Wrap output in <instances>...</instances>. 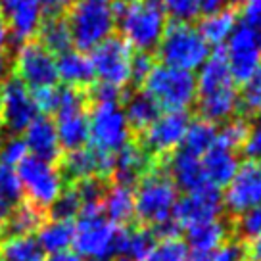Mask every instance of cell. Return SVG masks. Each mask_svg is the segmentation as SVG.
<instances>
[{
  "instance_id": "6da1fadb",
  "label": "cell",
  "mask_w": 261,
  "mask_h": 261,
  "mask_svg": "<svg viewBox=\"0 0 261 261\" xmlns=\"http://www.w3.org/2000/svg\"><path fill=\"white\" fill-rule=\"evenodd\" d=\"M115 14L123 41L139 52H152L158 48L167 16L162 0H115Z\"/></svg>"
},
{
  "instance_id": "7a4b0ae2",
  "label": "cell",
  "mask_w": 261,
  "mask_h": 261,
  "mask_svg": "<svg viewBox=\"0 0 261 261\" xmlns=\"http://www.w3.org/2000/svg\"><path fill=\"white\" fill-rule=\"evenodd\" d=\"M125 228L115 227L106 219L100 207H83L73 225L75 253L92 261H106L108 257H121Z\"/></svg>"
},
{
  "instance_id": "3957f363",
  "label": "cell",
  "mask_w": 261,
  "mask_h": 261,
  "mask_svg": "<svg viewBox=\"0 0 261 261\" xmlns=\"http://www.w3.org/2000/svg\"><path fill=\"white\" fill-rule=\"evenodd\" d=\"M67 14L71 39L81 52H90L115 31V0H73Z\"/></svg>"
},
{
  "instance_id": "277c9868",
  "label": "cell",
  "mask_w": 261,
  "mask_h": 261,
  "mask_svg": "<svg viewBox=\"0 0 261 261\" xmlns=\"http://www.w3.org/2000/svg\"><path fill=\"white\" fill-rule=\"evenodd\" d=\"M133 196L135 215L144 227L154 228L171 221L173 210L179 200V190L165 169L155 165L139 180Z\"/></svg>"
},
{
  "instance_id": "5b68a950",
  "label": "cell",
  "mask_w": 261,
  "mask_h": 261,
  "mask_svg": "<svg viewBox=\"0 0 261 261\" xmlns=\"http://www.w3.org/2000/svg\"><path fill=\"white\" fill-rule=\"evenodd\" d=\"M158 58L162 65L180 69V71H194L200 69L207 56L212 54L210 44L192 23H167L163 37L158 44Z\"/></svg>"
},
{
  "instance_id": "8992f818",
  "label": "cell",
  "mask_w": 261,
  "mask_h": 261,
  "mask_svg": "<svg viewBox=\"0 0 261 261\" xmlns=\"http://www.w3.org/2000/svg\"><path fill=\"white\" fill-rule=\"evenodd\" d=\"M142 89L163 112H187L196 102V75L155 64Z\"/></svg>"
},
{
  "instance_id": "52a82bcc",
  "label": "cell",
  "mask_w": 261,
  "mask_h": 261,
  "mask_svg": "<svg viewBox=\"0 0 261 261\" xmlns=\"http://www.w3.org/2000/svg\"><path fill=\"white\" fill-rule=\"evenodd\" d=\"M89 142L98 152L115 155L130 142V129L119 102L92 104L89 114Z\"/></svg>"
},
{
  "instance_id": "ba28073f",
  "label": "cell",
  "mask_w": 261,
  "mask_h": 261,
  "mask_svg": "<svg viewBox=\"0 0 261 261\" xmlns=\"http://www.w3.org/2000/svg\"><path fill=\"white\" fill-rule=\"evenodd\" d=\"M23 194H27L29 204L48 212V207L64 192V177L54 163L42 162L33 155H27L16 167Z\"/></svg>"
},
{
  "instance_id": "9c48e42d",
  "label": "cell",
  "mask_w": 261,
  "mask_h": 261,
  "mask_svg": "<svg viewBox=\"0 0 261 261\" xmlns=\"http://www.w3.org/2000/svg\"><path fill=\"white\" fill-rule=\"evenodd\" d=\"M133 56V48L127 44V41L112 35L90 50L89 60L94 69V77H98L100 83L121 90L130 83Z\"/></svg>"
},
{
  "instance_id": "30bf717a",
  "label": "cell",
  "mask_w": 261,
  "mask_h": 261,
  "mask_svg": "<svg viewBox=\"0 0 261 261\" xmlns=\"http://www.w3.org/2000/svg\"><path fill=\"white\" fill-rule=\"evenodd\" d=\"M12 69L29 90L54 87L58 83L56 56L37 41L21 42L17 46L12 60Z\"/></svg>"
},
{
  "instance_id": "8fae6325",
  "label": "cell",
  "mask_w": 261,
  "mask_h": 261,
  "mask_svg": "<svg viewBox=\"0 0 261 261\" xmlns=\"http://www.w3.org/2000/svg\"><path fill=\"white\" fill-rule=\"evenodd\" d=\"M188 123V112H165L140 133V146L155 163H162L182 144Z\"/></svg>"
},
{
  "instance_id": "7c38bea8",
  "label": "cell",
  "mask_w": 261,
  "mask_h": 261,
  "mask_svg": "<svg viewBox=\"0 0 261 261\" xmlns=\"http://www.w3.org/2000/svg\"><path fill=\"white\" fill-rule=\"evenodd\" d=\"M225 58L232 81L244 85L261 65V31L244 23L238 25L228 37Z\"/></svg>"
},
{
  "instance_id": "4fadbf2b",
  "label": "cell",
  "mask_w": 261,
  "mask_h": 261,
  "mask_svg": "<svg viewBox=\"0 0 261 261\" xmlns=\"http://www.w3.org/2000/svg\"><path fill=\"white\" fill-rule=\"evenodd\" d=\"M39 115L31 90L17 77H8V81L0 87V121L4 129H10L14 135L23 133Z\"/></svg>"
},
{
  "instance_id": "5bb4252c",
  "label": "cell",
  "mask_w": 261,
  "mask_h": 261,
  "mask_svg": "<svg viewBox=\"0 0 261 261\" xmlns=\"http://www.w3.org/2000/svg\"><path fill=\"white\" fill-rule=\"evenodd\" d=\"M261 205V162L240 163L237 175L227 185L223 207L230 215H242Z\"/></svg>"
},
{
  "instance_id": "9a60e30c",
  "label": "cell",
  "mask_w": 261,
  "mask_h": 261,
  "mask_svg": "<svg viewBox=\"0 0 261 261\" xmlns=\"http://www.w3.org/2000/svg\"><path fill=\"white\" fill-rule=\"evenodd\" d=\"M223 210V194L219 188L204 187L202 190L190 192L177 200V205L173 210V221L179 225V228H192L196 225L217 221Z\"/></svg>"
},
{
  "instance_id": "2e32d148",
  "label": "cell",
  "mask_w": 261,
  "mask_h": 261,
  "mask_svg": "<svg viewBox=\"0 0 261 261\" xmlns=\"http://www.w3.org/2000/svg\"><path fill=\"white\" fill-rule=\"evenodd\" d=\"M60 173L64 180L69 182H79L90 177L108 179L114 173V155L98 152L90 146L65 152L64 158H60Z\"/></svg>"
},
{
  "instance_id": "e0dca14e",
  "label": "cell",
  "mask_w": 261,
  "mask_h": 261,
  "mask_svg": "<svg viewBox=\"0 0 261 261\" xmlns=\"http://www.w3.org/2000/svg\"><path fill=\"white\" fill-rule=\"evenodd\" d=\"M0 10L8 25L10 37L17 42L31 41L44 19L41 0H0Z\"/></svg>"
},
{
  "instance_id": "ac0fdd59",
  "label": "cell",
  "mask_w": 261,
  "mask_h": 261,
  "mask_svg": "<svg viewBox=\"0 0 261 261\" xmlns=\"http://www.w3.org/2000/svg\"><path fill=\"white\" fill-rule=\"evenodd\" d=\"M23 142L27 152L37 160L54 163L62 158L56 125L48 115H39L29 123V127L23 130Z\"/></svg>"
},
{
  "instance_id": "d6986e66",
  "label": "cell",
  "mask_w": 261,
  "mask_h": 261,
  "mask_svg": "<svg viewBox=\"0 0 261 261\" xmlns=\"http://www.w3.org/2000/svg\"><path fill=\"white\" fill-rule=\"evenodd\" d=\"M160 165H167V175L171 177L175 182L177 190H185L187 194L202 190L204 187H212L207 179H205L204 165H202V158L185 152L182 148L173 152L167 160H163Z\"/></svg>"
},
{
  "instance_id": "ffe728a7",
  "label": "cell",
  "mask_w": 261,
  "mask_h": 261,
  "mask_svg": "<svg viewBox=\"0 0 261 261\" xmlns=\"http://www.w3.org/2000/svg\"><path fill=\"white\" fill-rule=\"evenodd\" d=\"M56 133L60 146L65 152H73L89 144V114L87 106L62 108L56 112Z\"/></svg>"
},
{
  "instance_id": "44dd1931",
  "label": "cell",
  "mask_w": 261,
  "mask_h": 261,
  "mask_svg": "<svg viewBox=\"0 0 261 261\" xmlns=\"http://www.w3.org/2000/svg\"><path fill=\"white\" fill-rule=\"evenodd\" d=\"M158 163L142 150L140 144L129 142L114 155V177L115 185L133 188L135 182H139L150 169H154Z\"/></svg>"
},
{
  "instance_id": "7402d4cb",
  "label": "cell",
  "mask_w": 261,
  "mask_h": 261,
  "mask_svg": "<svg viewBox=\"0 0 261 261\" xmlns=\"http://www.w3.org/2000/svg\"><path fill=\"white\" fill-rule=\"evenodd\" d=\"M230 85H234V81H232L230 71H228L225 48L219 46L215 52H212L207 56V60L202 64L200 71H198V77H196V98L212 94L215 90L227 89Z\"/></svg>"
},
{
  "instance_id": "603a6c76",
  "label": "cell",
  "mask_w": 261,
  "mask_h": 261,
  "mask_svg": "<svg viewBox=\"0 0 261 261\" xmlns=\"http://www.w3.org/2000/svg\"><path fill=\"white\" fill-rule=\"evenodd\" d=\"M196 104H198L200 117L215 125V123H225L234 117V114L240 110V98H238V90L234 89V85H230L227 89L215 90L212 94L198 96Z\"/></svg>"
},
{
  "instance_id": "cb8c5ba5",
  "label": "cell",
  "mask_w": 261,
  "mask_h": 261,
  "mask_svg": "<svg viewBox=\"0 0 261 261\" xmlns=\"http://www.w3.org/2000/svg\"><path fill=\"white\" fill-rule=\"evenodd\" d=\"M202 165H204V173L207 182L215 188L227 187L237 175L238 167H240V160H238L237 152L227 150V148L213 144L204 155H202Z\"/></svg>"
},
{
  "instance_id": "d4e9b609",
  "label": "cell",
  "mask_w": 261,
  "mask_h": 261,
  "mask_svg": "<svg viewBox=\"0 0 261 261\" xmlns=\"http://www.w3.org/2000/svg\"><path fill=\"white\" fill-rule=\"evenodd\" d=\"M58 79L65 83V87L81 89L94 83V69L89 60V54L81 50H67L56 58Z\"/></svg>"
},
{
  "instance_id": "484cf974",
  "label": "cell",
  "mask_w": 261,
  "mask_h": 261,
  "mask_svg": "<svg viewBox=\"0 0 261 261\" xmlns=\"http://www.w3.org/2000/svg\"><path fill=\"white\" fill-rule=\"evenodd\" d=\"M121 110L127 123H129V129L135 133L146 130L162 115V110L155 106V102L144 90H135L129 94H123Z\"/></svg>"
},
{
  "instance_id": "4316f807",
  "label": "cell",
  "mask_w": 261,
  "mask_h": 261,
  "mask_svg": "<svg viewBox=\"0 0 261 261\" xmlns=\"http://www.w3.org/2000/svg\"><path fill=\"white\" fill-rule=\"evenodd\" d=\"M238 27V14L234 8L230 6H223L217 12L205 14L200 23H198V31L204 37V41L210 46H223L228 41V37L232 35V31Z\"/></svg>"
},
{
  "instance_id": "83f0119b",
  "label": "cell",
  "mask_w": 261,
  "mask_h": 261,
  "mask_svg": "<svg viewBox=\"0 0 261 261\" xmlns=\"http://www.w3.org/2000/svg\"><path fill=\"white\" fill-rule=\"evenodd\" d=\"M230 234H232L230 232V223L217 219L187 228V242L194 252L210 253L213 250H217L221 244H225L230 238Z\"/></svg>"
},
{
  "instance_id": "f1b7e54d",
  "label": "cell",
  "mask_w": 261,
  "mask_h": 261,
  "mask_svg": "<svg viewBox=\"0 0 261 261\" xmlns=\"http://www.w3.org/2000/svg\"><path fill=\"white\" fill-rule=\"evenodd\" d=\"M102 212L106 215V219L115 227H123L130 223L135 217L133 188L121 187V185H114L112 188H108L104 202H102Z\"/></svg>"
},
{
  "instance_id": "f546056e",
  "label": "cell",
  "mask_w": 261,
  "mask_h": 261,
  "mask_svg": "<svg viewBox=\"0 0 261 261\" xmlns=\"http://www.w3.org/2000/svg\"><path fill=\"white\" fill-rule=\"evenodd\" d=\"M44 219H46V212H42L41 207L29 204V202H25L12 212L6 225L0 228V234L4 238L33 237V232H37L42 227Z\"/></svg>"
},
{
  "instance_id": "4dcf8cb0",
  "label": "cell",
  "mask_w": 261,
  "mask_h": 261,
  "mask_svg": "<svg viewBox=\"0 0 261 261\" xmlns=\"http://www.w3.org/2000/svg\"><path fill=\"white\" fill-rule=\"evenodd\" d=\"M37 244L41 252L62 253L73 244V223L71 221H44L37 230Z\"/></svg>"
},
{
  "instance_id": "1f68e13d",
  "label": "cell",
  "mask_w": 261,
  "mask_h": 261,
  "mask_svg": "<svg viewBox=\"0 0 261 261\" xmlns=\"http://www.w3.org/2000/svg\"><path fill=\"white\" fill-rule=\"evenodd\" d=\"M39 41L44 48L52 52V54H64L73 46V39H71V31L69 25L65 21L64 16L60 17H44L41 27H39Z\"/></svg>"
},
{
  "instance_id": "d6a6232c",
  "label": "cell",
  "mask_w": 261,
  "mask_h": 261,
  "mask_svg": "<svg viewBox=\"0 0 261 261\" xmlns=\"http://www.w3.org/2000/svg\"><path fill=\"white\" fill-rule=\"evenodd\" d=\"M158 244V237L150 227H135L125 228V238H123L121 259L127 261H144Z\"/></svg>"
},
{
  "instance_id": "836d02e7",
  "label": "cell",
  "mask_w": 261,
  "mask_h": 261,
  "mask_svg": "<svg viewBox=\"0 0 261 261\" xmlns=\"http://www.w3.org/2000/svg\"><path fill=\"white\" fill-rule=\"evenodd\" d=\"M215 140H217V127L213 123L198 117V119L188 123V129L185 133V139H182L180 146L188 154L202 158L215 144Z\"/></svg>"
},
{
  "instance_id": "e575fe53",
  "label": "cell",
  "mask_w": 261,
  "mask_h": 261,
  "mask_svg": "<svg viewBox=\"0 0 261 261\" xmlns=\"http://www.w3.org/2000/svg\"><path fill=\"white\" fill-rule=\"evenodd\" d=\"M0 261H42V252L33 237L4 238L0 244Z\"/></svg>"
},
{
  "instance_id": "d590c367",
  "label": "cell",
  "mask_w": 261,
  "mask_h": 261,
  "mask_svg": "<svg viewBox=\"0 0 261 261\" xmlns=\"http://www.w3.org/2000/svg\"><path fill=\"white\" fill-rule=\"evenodd\" d=\"M248 129H250V121L246 117H232V119L223 123L221 129H217L215 144L237 152L238 148L244 146L246 137H248Z\"/></svg>"
},
{
  "instance_id": "8d00e7d4",
  "label": "cell",
  "mask_w": 261,
  "mask_h": 261,
  "mask_svg": "<svg viewBox=\"0 0 261 261\" xmlns=\"http://www.w3.org/2000/svg\"><path fill=\"white\" fill-rule=\"evenodd\" d=\"M230 232L244 244H248V240H257L261 237V205L234 217L230 223Z\"/></svg>"
},
{
  "instance_id": "74e56055",
  "label": "cell",
  "mask_w": 261,
  "mask_h": 261,
  "mask_svg": "<svg viewBox=\"0 0 261 261\" xmlns=\"http://www.w3.org/2000/svg\"><path fill=\"white\" fill-rule=\"evenodd\" d=\"M71 187L75 188L83 207H100L102 202H104V196H106L108 188H110L106 179H100V177L83 179L79 182H73Z\"/></svg>"
},
{
  "instance_id": "f35d334b",
  "label": "cell",
  "mask_w": 261,
  "mask_h": 261,
  "mask_svg": "<svg viewBox=\"0 0 261 261\" xmlns=\"http://www.w3.org/2000/svg\"><path fill=\"white\" fill-rule=\"evenodd\" d=\"M81 200L75 192L73 187L65 188L62 194L58 196V200L48 207V215L52 221H71L81 213Z\"/></svg>"
},
{
  "instance_id": "ab89813d",
  "label": "cell",
  "mask_w": 261,
  "mask_h": 261,
  "mask_svg": "<svg viewBox=\"0 0 261 261\" xmlns=\"http://www.w3.org/2000/svg\"><path fill=\"white\" fill-rule=\"evenodd\" d=\"M240 98V110L244 114L257 115L261 114V65L252 73V77L244 83Z\"/></svg>"
},
{
  "instance_id": "60d3db41",
  "label": "cell",
  "mask_w": 261,
  "mask_h": 261,
  "mask_svg": "<svg viewBox=\"0 0 261 261\" xmlns=\"http://www.w3.org/2000/svg\"><path fill=\"white\" fill-rule=\"evenodd\" d=\"M188 255L187 244L179 237L175 238H163L154 246L144 261H185Z\"/></svg>"
},
{
  "instance_id": "b9f144b4",
  "label": "cell",
  "mask_w": 261,
  "mask_h": 261,
  "mask_svg": "<svg viewBox=\"0 0 261 261\" xmlns=\"http://www.w3.org/2000/svg\"><path fill=\"white\" fill-rule=\"evenodd\" d=\"M165 16H169L177 23H192L200 16L198 0H162Z\"/></svg>"
},
{
  "instance_id": "7bdbcfd3",
  "label": "cell",
  "mask_w": 261,
  "mask_h": 261,
  "mask_svg": "<svg viewBox=\"0 0 261 261\" xmlns=\"http://www.w3.org/2000/svg\"><path fill=\"white\" fill-rule=\"evenodd\" d=\"M0 194L8 198L14 205L23 198V188H21L17 169L4 163H0Z\"/></svg>"
},
{
  "instance_id": "ee69618b",
  "label": "cell",
  "mask_w": 261,
  "mask_h": 261,
  "mask_svg": "<svg viewBox=\"0 0 261 261\" xmlns=\"http://www.w3.org/2000/svg\"><path fill=\"white\" fill-rule=\"evenodd\" d=\"M29 155L27 146L21 137H10L0 144V163L10 165V167H17Z\"/></svg>"
},
{
  "instance_id": "f6af8a7d",
  "label": "cell",
  "mask_w": 261,
  "mask_h": 261,
  "mask_svg": "<svg viewBox=\"0 0 261 261\" xmlns=\"http://www.w3.org/2000/svg\"><path fill=\"white\" fill-rule=\"evenodd\" d=\"M242 152L248 158V162H261V114L253 115Z\"/></svg>"
},
{
  "instance_id": "bcb514c9",
  "label": "cell",
  "mask_w": 261,
  "mask_h": 261,
  "mask_svg": "<svg viewBox=\"0 0 261 261\" xmlns=\"http://www.w3.org/2000/svg\"><path fill=\"white\" fill-rule=\"evenodd\" d=\"M154 56L148 52H137L133 56V64H130V83L135 87H142V83L146 81L150 71L154 69Z\"/></svg>"
},
{
  "instance_id": "7dc6e473",
  "label": "cell",
  "mask_w": 261,
  "mask_h": 261,
  "mask_svg": "<svg viewBox=\"0 0 261 261\" xmlns=\"http://www.w3.org/2000/svg\"><path fill=\"white\" fill-rule=\"evenodd\" d=\"M123 98V90L115 89L112 85L106 83H98L90 89V100L92 104H100V102H119Z\"/></svg>"
},
{
  "instance_id": "c3c4849f",
  "label": "cell",
  "mask_w": 261,
  "mask_h": 261,
  "mask_svg": "<svg viewBox=\"0 0 261 261\" xmlns=\"http://www.w3.org/2000/svg\"><path fill=\"white\" fill-rule=\"evenodd\" d=\"M242 23L261 31V0H246L242 4Z\"/></svg>"
},
{
  "instance_id": "681fc988",
  "label": "cell",
  "mask_w": 261,
  "mask_h": 261,
  "mask_svg": "<svg viewBox=\"0 0 261 261\" xmlns=\"http://www.w3.org/2000/svg\"><path fill=\"white\" fill-rule=\"evenodd\" d=\"M73 0H41L42 16L44 17H60L71 8Z\"/></svg>"
},
{
  "instance_id": "f907efd6",
  "label": "cell",
  "mask_w": 261,
  "mask_h": 261,
  "mask_svg": "<svg viewBox=\"0 0 261 261\" xmlns=\"http://www.w3.org/2000/svg\"><path fill=\"white\" fill-rule=\"evenodd\" d=\"M10 71H12V58L4 48H0V87L8 81Z\"/></svg>"
},
{
  "instance_id": "816d5d0a",
  "label": "cell",
  "mask_w": 261,
  "mask_h": 261,
  "mask_svg": "<svg viewBox=\"0 0 261 261\" xmlns=\"http://www.w3.org/2000/svg\"><path fill=\"white\" fill-rule=\"evenodd\" d=\"M12 212H14V204L10 202L8 198H4V196L0 194V228L6 225V221L10 219Z\"/></svg>"
},
{
  "instance_id": "f5cc1de1",
  "label": "cell",
  "mask_w": 261,
  "mask_h": 261,
  "mask_svg": "<svg viewBox=\"0 0 261 261\" xmlns=\"http://www.w3.org/2000/svg\"><path fill=\"white\" fill-rule=\"evenodd\" d=\"M198 4H200L202 14H212V12H217V10L223 8L227 4V0H198Z\"/></svg>"
},
{
  "instance_id": "db71d44e",
  "label": "cell",
  "mask_w": 261,
  "mask_h": 261,
  "mask_svg": "<svg viewBox=\"0 0 261 261\" xmlns=\"http://www.w3.org/2000/svg\"><path fill=\"white\" fill-rule=\"evenodd\" d=\"M46 261H83V259L73 252H62V253H52Z\"/></svg>"
},
{
  "instance_id": "11a10c76",
  "label": "cell",
  "mask_w": 261,
  "mask_h": 261,
  "mask_svg": "<svg viewBox=\"0 0 261 261\" xmlns=\"http://www.w3.org/2000/svg\"><path fill=\"white\" fill-rule=\"evenodd\" d=\"M10 39V33H8V25H6V19H4V14L0 10V48L6 46V42Z\"/></svg>"
},
{
  "instance_id": "9f6ffc18",
  "label": "cell",
  "mask_w": 261,
  "mask_h": 261,
  "mask_svg": "<svg viewBox=\"0 0 261 261\" xmlns=\"http://www.w3.org/2000/svg\"><path fill=\"white\" fill-rule=\"evenodd\" d=\"M248 261H261V238L248 248Z\"/></svg>"
},
{
  "instance_id": "6f0895ef",
  "label": "cell",
  "mask_w": 261,
  "mask_h": 261,
  "mask_svg": "<svg viewBox=\"0 0 261 261\" xmlns=\"http://www.w3.org/2000/svg\"><path fill=\"white\" fill-rule=\"evenodd\" d=\"M185 261H212V255L210 253H200V252H192L188 253Z\"/></svg>"
},
{
  "instance_id": "680465c9",
  "label": "cell",
  "mask_w": 261,
  "mask_h": 261,
  "mask_svg": "<svg viewBox=\"0 0 261 261\" xmlns=\"http://www.w3.org/2000/svg\"><path fill=\"white\" fill-rule=\"evenodd\" d=\"M227 2H228V6H230V8H237V6H242L246 0H227Z\"/></svg>"
},
{
  "instance_id": "91938a15",
  "label": "cell",
  "mask_w": 261,
  "mask_h": 261,
  "mask_svg": "<svg viewBox=\"0 0 261 261\" xmlns=\"http://www.w3.org/2000/svg\"><path fill=\"white\" fill-rule=\"evenodd\" d=\"M4 142V125H2V121H0V144Z\"/></svg>"
},
{
  "instance_id": "94428289",
  "label": "cell",
  "mask_w": 261,
  "mask_h": 261,
  "mask_svg": "<svg viewBox=\"0 0 261 261\" xmlns=\"http://www.w3.org/2000/svg\"><path fill=\"white\" fill-rule=\"evenodd\" d=\"M119 261H127V259H119Z\"/></svg>"
}]
</instances>
